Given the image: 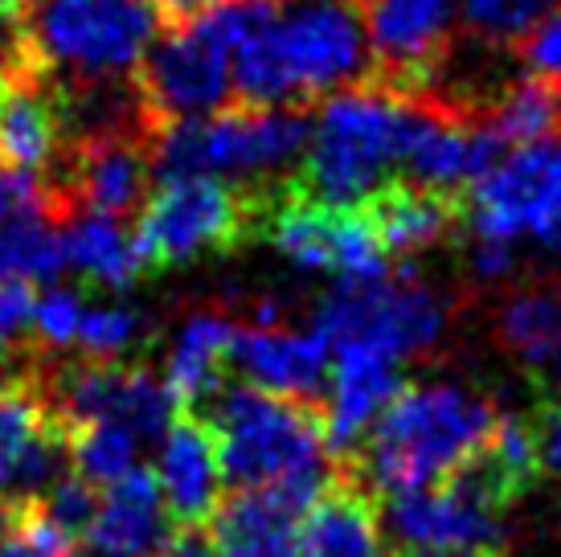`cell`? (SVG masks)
I'll return each mask as SVG.
<instances>
[{
    "label": "cell",
    "instance_id": "f35d334b",
    "mask_svg": "<svg viewBox=\"0 0 561 557\" xmlns=\"http://www.w3.org/2000/svg\"><path fill=\"white\" fill-rule=\"evenodd\" d=\"M537 455H541V464L549 471L561 476V410H549L546 422H541V431H537Z\"/></svg>",
    "mask_w": 561,
    "mask_h": 557
},
{
    "label": "cell",
    "instance_id": "d6986e66",
    "mask_svg": "<svg viewBox=\"0 0 561 557\" xmlns=\"http://www.w3.org/2000/svg\"><path fill=\"white\" fill-rule=\"evenodd\" d=\"M324 389L328 406L320 414H324L328 451H353L365 431H374V422L386 414V406L402 394V370L386 356L332 353Z\"/></svg>",
    "mask_w": 561,
    "mask_h": 557
},
{
    "label": "cell",
    "instance_id": "ffe728a7",
    "mask_svg": "<svg viewBox=\"0 0 561 557\" xmlns=\"http://www.w3.org/2000/svg\"><path fill=\"white\" fill-rule=\"evenodd\" d=\"M169 509L152 471L131 467L124 480L103 488L99 516H94L87 545L99 557H157V549L169 542Z\"/></svg>",
    "mask_w": 561,
    "mask_h": 557
},
{
    "label": "cell",
    "instance_id": "3957f363",
    "mask_svg": "<svg viewBox=\"0 0 561 557\" xmlns=\"http://www.w3.org/2000/svg\"><path fill=\"white\" fill-rule=\"evenodd\" d=\"M21 58L70 87H103L136 75L160 37L148 0H13Z\"/></svg>",
    "mask_w": 561,
    "mask_h": 557
},
{
    "label": "cell",
    "instance_id": "e575fe53",
    "mask_svg": "<svg viewBox=\"0 0 561 557\" xmlns=\"http://www.w3.org/2000/svg\"><path fill=\"white\" fill-rule=\"evenodd\" d=\"M82 299L75 292L54 287L33 304V341L37 349H66V344L79 337L82 325Z\"/></svg>",
    "mask_w": 561,
    "mask_h": 557
},
{
    "label": "cell",
    "instance_id": "7a4b0ae2",
    "mask_svg": "<svg viewBox=\"0 0 561 557\" xmlns=\"http://www.w3.org/2000/svg\"><path fill=\"white\" fill-rule=\"evenodd\" d=\"M496 410L455 382L402 389L365 443V480L390 496L419 492L463 471L488 443Z\"/></svg>",
    "mask_w": 561,
    "mask_h": 557
},
{
    "label": "cell",
    "instance_id": "83f0119b",
    "mask_svg": "<svg viewBox=\"0 0 561 557\" xmlns=\"http://www.w3.org/2000/svg\"><path fill=\"white\" fill-rule=\"evenodd\" d=\"M54 422V406L42 386V365H25L0 377V471Z\"/></svg>",
    "mask_w": 561,
    "mask_h": 557
},
{
    "label": "cell",
    "instance_id": "e0dca14e",
    "mask_svg": "<svg viewBox=\"0 0 561 557\" xmlns=\"http://www.w3.org/2000/svg\"><path fill=\"white\" fill-rule=\"evenodd\" d=\"M357 209L374 226L386 254L410 259V254L443 242L463 221V193L405 181V177H386Z\"/></svg>",
    "mask_w": 561,
    "mask_h": 557
},
{
    "label": "cell",
    "instance_id": "f546056e",
    "mask_svg": "<svg viewBox=\"0 0 561 557\" xmlns=\"http://www.w3.org/2000/svg\"><path fill=\"white\" fill-rule=\"evenodd\" d=\"M99 500H103V492L94 484H87L82 476H66L42 500H33V509L42 512V521L54 533H62L70 545H79L87 542L94 516H99Z\"/></svg>",
    "mask_w": 561,
    "mask_h": 557
},
{
    "label": "cell",
    "instance_id": "4316f807",
    "mask_svg": "<svg viewBox=\"0 0 561 557\" xmlns=\"http://www.w3.org/2000/svg\"><path fill=\"white\" fill-rule=\"evenodd\" d=\"M504 144H546L561 139V87L549 78L533 75L513 82L496 99L492 115L483 120Z\"/></svg>",
    "mask_w": 561,
    "mask_h": 557
},
{
    "label": "cell",
    "instance_id": "277c9868",
    "mask_svg": "<svg viewBox=\"0 0 561 557\" xmlns=\"http://www.w3.org/2000/svg\"><path fill=\"white\" fill-rule=\"evenodd\" d=\"M410 103L374 82L344 87L324 103L308 139V160L291 185L332 209H357L381 181L386 164L402 160Z\"/></svg>",
    "mask_w": 561,
    "mask_h": 557
},
{
    "label": "cell",
    "instance_id": "30bf717a",
    "mask_svg": "<svg viewBox=\"0 0 561 557\" xmlns=\"http://www.w3.org/2000/svg\"><path fill=\"white\" fill-rule=\"evenodd\" d=\"M42 386L49 406L75 427L111 422L140 439H160L176 418V398L164 377L148 365L131 361H62V365H42Z\"/></svg>",
    "mask_w": 561,
    "mask_h": 557
},
{
    "label": "cell",
    "instance_id": "4fadbf2b",
    "mask_svg": "<svg viewBox=\"0 0 561 557\" xmlns=\"http://www.w3.org/2000/svg\"><path fill=\"white\" fill-rule=\"evenodd\" d=\"M360 21L374 42L369 78L405 103L435 99V75L447 62L451 30L447 0H357Z\"/></svg>",
    "mask_w": 561,
    "mask_h": 557
},
{
    "label": "cell",
    "instance_id": "484cf974",
    "mask_svg": "<svg viewBox=\"0 0 561 557\" xmlns=\"http://www.w3.org/2000/svg\"><path fill=\"white\" fill-rule=\"evenodd\" d=\"M500 344L525 365H546L561 349V283L513 295L500 311Z\"/></svg>",
    "mask_w": 561,
    "mask_h": 557
},
{
    "label": "cell",
    "instance_id": "836d02e7",
    "mask_svg": "<svg viewBox=\"0 0 561 557\" xmlns=\"http://www.w3.org/2000/svg\"><path fill=\"white\" fill-rule=\"evenodd\" d=\"M549 4L553 0H463V16L488 37H520L537 16L549 13Z\"/></svg>",
    "mask_w": 561,
    "mask_h": 557
},
{
    "label": "cell",
    "instance_id": "9c48e42d",
    "mask_svg": "<svg viewBox=\"0 0 561 557\" xmlns=\"http://www.w3.org/2000/svg\"><path fill=\"white\" fill-rule=\"evenodd\" d=\"M266 42L291 87V103H312L369 78L357 0H279Z\"/></svg>",
    "mask_w": 561,
    "mask_h": 557
},
{
    "label": "cell",
    "instance_id": "ab89813d",
    "mask_svg": "<svg viewBox=\"0 0 561 557\" xmlns=\"http://www.w3.org/2000/svg\"><path fill=\"white\" fill-rule=\"evenodd\" d=\"M0 62L25 66V58H21V37H16L13 0H0Z\"/></svg>",
    "mask_w": 561,
    "mask_h": 557
},
{
    "label": "cell",
    "instance_id": "5b68a950",
    "mask_svg": "<svg viewBox=\"0 0 561 557\" xmlns=\"http://www.w3.org/2000/svg\"><path fill=\"white\" fill-rule=\"evenodd\" d=\"M152 172L176 177H259L308 152L312 120L296 107H234L157 127Z\"/></svg>",
    "mask_w": 561,
    "mask_h": 557
},
{
    "label": "cell",
    "instance_id": "ee69618b",
    "mask_svg": "<svg viewBox=\"0 0 561 557\" xmlns=\"http://www.w3.org/2000/svg\"><path fill=\"white\" fill-rule=\"evenodd\" d=\"M553 373H558V386H561V349L553 353Z\"/></svg>",
    "mask_w": 561,
    "mask_h": 557
},
{
    "label": "cell",
    "instance_id": "44dd1931",
    "mask_svg": "<svg viewBox=\"0 0 561 557\" xmlns=\"http://www.w3.org/2000/svg\"><path fill=\"white\" fill-rule=\"evenodd\" d=\"M304 512L279 492L247 488L221 500L209 516V542L218 557H296V533Z\"/></svg>",
    "mask_w": 561,
    "mask_h": 557
},
{
    "label": "cell",
    "instance_id": "7bdbcfd3",
    "mask_svg": "<svg viewBox=\"0 0 561 557\" xmlns=\"http://www.w3.org/2000/svg\"><path fill=\"white\" fill-rule=\"evenodd\" d=\"M414 557H488L480 549H463V554H414Z\"/></svg>",
    "mask_w": 561,
    "mask_h": 557
},
{
    "label": "cell",
    "instance_id": "b9f144b4",
    "mask_svg": "<svg viewBox=\"0 0 561 557\" xmlns=\"http://www.w3.org/2000/svg\"><path fill=\"white\" fill-rule=\"evenodd\" d=\"M16 512H21V504H13L9 496L0 492V542L13 533V525H16Z\"/></svg>",
    "mask_w": 561,
    "mask_h": 557
},
{
    "label": "cell",
    "instance_id": "d4e9b609",
    "mask_svg": "<svg viewBox=\"0 0 561 557\" xmlns=\"http://www.w3.org/2000/svg\"><path fill=\"white\" fill-rule=\"evenodd\" d=\"M62 259L66 266H75L79 275L111 292H127L148 271L136 238L119 226V217L99 214L70 217V226L62 230Z\"/></svg>",
    "mask_w": 561,
    "mask_h": 557
},
{
    "label": "cell",
    "instance_id": "d590c367",
    "mask_svg": "<svg viewBox=\"0 0 561 557\" xmlns=\"http://www.w3.org/2000/svg\"><path fill=\"white\" fill-rule=\"evenodd\" d=\"M0 557H75V545L54 533L33 504H21L13 533L0 542Z\"/></svg>",
    "mask_w": 561,
    "mask_h": 557
},
{
    "label": "cell",
    "instance_id": "d6a6232c",
    "mask_svg": "<svg viewBox=\"0 0 561 557\" xmlns=\"http://www.w3.org/2000/svg\"><path fill=\"white\" fill-rule=\"evenodd\" d=\"M33 283L25 278H0V365L42 353L33 341Z\"/></svg>",
    "mask_w": 561,
    "mask_h": 557
},
{
    "label": "cell",
    "instance_id": "4dcf8cb0",
    "mask_svg": "<svg viewBox=\"0 0 561 557\" xmlns=\"http://www.w3.org/2000/svg\"><path fill=\"white\" fill-rule=\"evenodd\" d=\"M480 455L496 467L504 480L513 484L516 492L533 480V471L541 464V455H537V431H533L525 418H513V414L504 418L496 414V427H492Z\"/></svg>",
    "mask_w": 561,
    "mask_h": 557
},
{
    "label": "cell",
    "instance_id": "6da1fadb",
    "mask_svg": "<svg viewBox=\"0 0 561 557\" xmlns=\"http://www.w3.org/2000/svg\"><path fill=\"white\" fill-rule=\"evenodd\" d=\"M205 427L218 443L221 480L234 492L266 488L308 512L332 484L324 414L312 402L234 386L209 402Z\"/></svg>",
    "mask_w": 561,
    "mask_h": 557
},
{
    "label": "cell",
    "instance_id": "5bb4252c",
    "mask_svg": "<svg viewBox=\"0 0 561 557\" xmlns=\"http://www.w3.org/2000/svg\"><path fill=\"white\" fill-rule=\"evenodd\" d=\"M54 221H66L54 189L37 172L0 164V278L46 283L62 271V234Z\"/></svg>",
    "mask_w": 561,
    "mask_h": 557
},
{
    "label": "cell",
    "instance_id": "cb8c5ba5",
    "mask_svg": "<svg viewBox=\"0 0 561 557\" xmlns=\"http://www.w3.org/2000/svg\"><path fill=\"white\" fill-rule=\"evenodd\" d=\"M58 107L30 78L0 82V160L21 172H49L58 156Z\"/></svg>",
    "mask_w": 561,
    "mask_h": 557
},
{
    "label": "cell",
    "instance_id": "60d3db41",
    "mask_svg": "<svg viewBox=\"0 0 561 557\" xmlns=\"http://www.w3.org/2000/svg\"><path fill=\"white\" fill-rule=\"evenodd\" d=\"M152 9H157L160 16H172V21H185V16L202 13V9H209L214 0H148Z\"/></svg>",
    "mask_w": 561,
    "mask_h": 557
},
{
    "label": "cell",
    "instance_id": "f1b7e54d",
    "mask_svg": "<svg viewBox=\"0 0 561 557\" xmlns=\"http://www.w3.org/2000/svg\"><path fill=\"white\" fill-rule=\"evenodd\" d=\"M136 434H127L124 427H111V422H91L79 427L75 434V467L79 476L94 488H111L115 480H124L127 471L136 467Z\"/></svg>",
    "mask_w": 561,
    "mask_h": 557
},
{
    "label": "cell",
    "instance_id": "52a82bcc",
    "mask_svg": "<svg viewBox=\"0 0 561 557\" xmlns=\"http://www.w3.org/2000/svg\"><path fill=\"white\" fill-rule=\"evenodd\" d=\"M316 332L332 353H369L386 361L426 353L447 328V304L410 275L341 283L316 311Z\"/></svg>",
    "mask_w": 561,
    "mask_h": 557
},
{
    "label": "cell",
    "instance_id": "ba28073f",
    "mask_svg": "<svg viewBox=\"0 0 561 557\" xmlns=\"http://www.w3.org/2000/svg\"><path fill=\"white\" fill-rule=\"evenodd\" d=\"M516 496V488L483 455H476L463 471L443 484L419 488L390 500V533L410 554H488L500 542V512Z\"/></svg>",
    "mask_w": 561,
    "mask_h": 557
},
{
    "label": "cell",
    "instance_id": "2e32d148",
    "mask_svg": "<svg viewBox=\"0 0 561 557\" xmlns=\"http://www.w3.org/2000/svg\"><path fill=\"white\" fill-rule=\"evenodd\" d=\"M230 370H238L250 386L266 389V394L312 402L328 386L332 349L316 328H308V332L275 325L238 328L234 349H230Z\"/></svg>",
    "mask_w": 561,
    "mask_h": 557
},
{
    "label": "cell",
    "instance_id": "7402d4cb",
    "mask_svg": "<svg viewBox=\"0 0 561 557\" xmlns=\"http://www.w3.org/2000/svg\"><path fill=\"white\" fill-rule=\"evenodd\" d=\"M296 557H390L374 504L357 484H328L299 516Z\"/></svg>",
    "mask_w": 561,
    "mask_h": 557
},
{
    "label": "cell",
    "instance_id": "8992f818",
    "mask_svg": "<svg viewBox=\"0 0 561 557\" xmlns=\"http://www.w3.org/2000/svg\"><path fill=\"white\" fill-rule=\"evenodd\" d=\"M271 197L259 189H234L221 177H176L160 181L148 197L136 230L144 266H176L202 254H226L263 226Z\"/></svg>",
    "mask_w": 561,
    "mask_h": 557
},
{
    "label": "cell",
    "instance_id": "7c38bea8",
    "mask_svg": "<svg viewBox=\"0 0 561 557\" xmlns=\"http://www.w3.org/2000/svg\"><path fill=\"white\" fill-rule=\"evenodd\" d=\"M468 221L476 238L513 242L533 234L549 247L561 242V139L529 144L504 156L471 185Z\"/></svg>",
    "mask_w": 561,
    "mask_h": 557
},
{
    "label": "cell",
    "instance_id": "74e56055",
    "mask_svg": "<svg viewBox=\"0 0 561 557\" xmlns=\"http://www.w3.org/2000/svg\"><path fill=\"white\" fill-rule=\"evenodd\" d=\"M471 263H476V275L500 278L504 271H508V266H513V242H496V238H476Z\"/></svg>",
    "mask_w": 561,
    "mask_h": 557
},
{
    "label": "cell",
    "instance_id": "ac0fdd59",
    "mask_svg": "<svg viewBox=\"0 0 561 557\" xmlns=\"http://www.w3.org/2000/svg\"><path fill=\"white\" fill-rule=\"evenodd\" d=\"M157 484L164 509L181 528H205L221 504V464L205 418L181 414L160 443Z\"/></svg>",
    "mask_w": 561,
    "mask_h": 557
},
{
    "label": "cell",
    "instance_id": "1f68e13d",
    "mask_svg": "<svg viewBox=\"0 0 561 557\" xmlns=\"http://www.w3.org/2000/svg\"><path fill=\"white\" fill-rule=\"evenodd\" d=\"M144 337V316L131 308H87L75 341L82 344V356L94 361H124Z\"/></svg>",
    "mask_w": 561,
    "mask_h": 557
},
{
    "label": "cell",
    "instance_id": "603a6c76",
    "mask_svg": "<svg viewBox=\"0 0 561 557\" xmlns=\"http://www.w3.org/2000/svg\"><path fill=\"white\" fill-rule=\"evenodd\" d=\"M238 325L218 311H197L188 316L169 353V382L172 398L181 410L209 406L226 389V370H230V349H234Z\"/></svg>",
    "mask_w": 561,
    "mask_h": 557
},
{
    "label": "cell",
    "instance_id": "9a60e30c",
    "mask_svg": "<svg viewBox=\"0 0 561 557\" xmlns=\"http://www.w3.org/2000/svg\"><path fill=\"white\" fill-rule=\"evenodd\" d=\"M148 181H152V156L140 139L124 132V136L82 139L70 172L49 189L66 217H75V209L99 217H127L131 209H140Z\"/></svg>",
    "mask_w": 561,
    "mask_h": 557
},
{
    "label": "cell",
    "instance_id": "8fae6325",
    "mask_svg": "<svg viewBox=\"0 0 561 557\" xmlns=\"http://www.w3.org/2000/svg\"><path fill=\"white\" fill-rule=\"evenodd\" d=\"M230 91H234L230 49L205 25L202 13L160 33L144 54L140 82H136V94L152 127L214 115L226 107Z\"/></svg>",
    "mask_w": 561,
    "mask_h": 557
},
{
    "label": "cell",
    "instance_id": "8d00e7d4",
    "mask_svg": "<svg viewBox=\"0 0 561 557\" xmlns=\"http://www.w3.org/2000/svg\"><path fill=\"white\" fill-rule=\"evenodd\" d=\"M516 54H520V62L529 66L533 75L541 78L561 75V4L549 9L546 16H537L529 30L520 33Z\"/></svg>",
    "mask_w": 561,
    "mask_h": 557
}]
</instances>
